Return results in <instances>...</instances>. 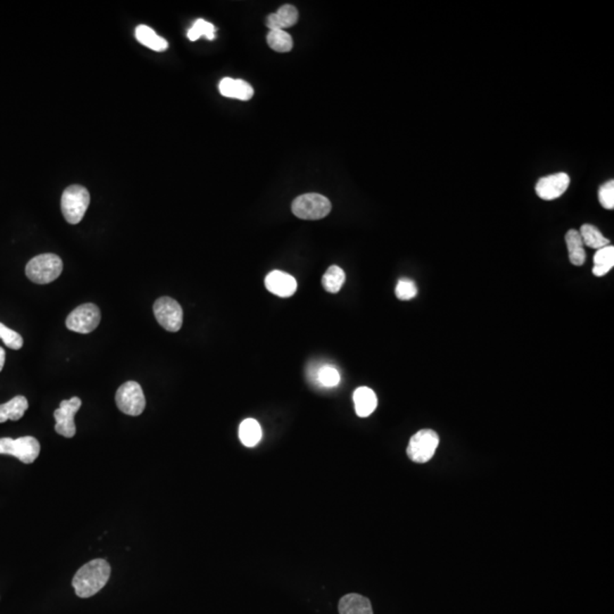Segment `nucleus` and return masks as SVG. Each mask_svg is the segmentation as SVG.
<instances>
[{"label": "nucleus", "mask_w": 614, "mask_h": 614, "mask_svg": "<svg viewBox=\"0 0 614 614\" xmlns=\"http://www.w3.org/2000/svg\"><path fill=\"white\" fill-rule=\"evenodd\" d=\"M110 577V565L103 558L92 560L77 570L72 586L81 599H89L101 591Z\"/></svg>", "instance_id": "f257e3e1"}, {"label": "nucleus", "mask_w": 614, "mask_h": 614, "mask_svg": "<svg viewBox=\"0 0 614 614\" xmlns=\"http://www.w3.org/2000/svg\"><path fill=\"white\" fill-rule=\"evenodd\" d=\"M63 262L56 254H41L29 261L25 267V274L31 281L38 285H47L60 276Z\"/></svg>", "instance_id": "f03ea898"}, {"label": "nucleus", "mask_w": 614, "mask_h": 614, "mask_svg": "<svg viewBox=\"0 0 614 614\" xmlns=\"http://www.w3.org/2000/svg\"><path fill=\"white\" fill-rule=\"evenodd\" d=\"M89 204V191L82 186L73 184L64 190L60 200V208L63 215L70 224H77L84 219Z\"/></svg>", "instance_id": "7ed1b4c3"}, {"label": "nucleus", "mask_w": 614, "mask_h": 614, "mask_svg": "<svg viewBox=\"0 0 614 614\" xmlns=\"http://www.w3.org/2000/svg\"><path fill=\"white\" fill-rule=\"evenodd\" d=\"M291 211L302 220H321L331 212V203L320 193H305L295 199Z\"/></svg>", "instance_id": "20e7f679"}, {"label": "nucleus", "mask_w": 614, "mask_h": 614, "mask_svg": "<svg viewBox=\"0 0 614 614\" xmlns=\"http://www.w3.org/2000/svg\"><path fill=\"white\" fill-rule=\"evenodd\" d=\"M440 445V436L436 431L423 429L418 431L409 440L407 453L409 460L416 463H427L433 459Z\"/></svg>", "instance_id": "39448f33"}, {"label": "nucleus", "mask_w": 614, "mask_h": 614, "mask_svg": "<svg viewBox=\"0 0 614 614\" xmlns=\"http://www.w3.org/2000/svg\"><path fill=\"white\" fill-rule=\"evenodd\" d=\"M116 405L127 416H138L146 407L143 388L136 381L123 383L115 395Z\"/></svg>", "instance_id": "423d86ee"}, {"label": "nucleus", "mask_w": 614, "mask_h": 614, "mask_svg": "<svg viewBox=\"0 0 614 614\" xmlns=\"http://www.w3.org/2000/svg\"><path fill=\"white\" fill-rule=\"evenodd\" d=\"M0 454L12 455L25 464H31L40 454V444L31 436L21 437L18 440L0 438Z\"/></svg>", "instance_id": "0eeeda50"}, {"label": "nucleus", "mask_w": 614, "mask_h": 614, "mask_svg": "<svg viewBox=\"0 0 614 614\" xmlns=\"http://www.w3.org/2000/svg\"><path fill=\"white\" fill-rule=\"evenodd\" d=\"M101 309L95 304L77 306L68 314L66 328L77 333H90L101 324Z\"/></svg>", "instance_id": "6e6552de"}, {"label": "nucleus", "mask_w": 614, "mask_h": 614, "mask_svg": "<svg viewBox=\"0 0 614 614\" xmlns=\"http://www.w3.org/2000/svg\"><path fill=\"white\" fill-rule=\"evenodd\" d=\"M155 318L164 329L177 333L184 324V311L180 304L171 297H160L154 304Z\"/></svg>", "instance_id": "1a4fd4ad"}, {"label": "nucleus", "mask_w": 614, "mask_h": 614, "mask_svg": "<svg viewBox=\"0 0 614 614\" xmlns=\"http://www.w3.org/2000/svg\"><path fill=\"white\" fill-rule=\"evenodd\" d=\"M81 399L79 397H73L66 399L60 403V409L53 412V416L56 420L55 430L66 438H72L77 433L75 428V416L81 407Z\"/></svg>", "instance_id": "9d476101"}, {"label": "nucleus", "mask_w": 614, "mask_h": 614, "mask_svg": "<svg viewBox=\"0 0 614 614\" xmlns=\"http://www.w3.org/2000/svg\"><path fill=\"white\" fill-rule=\"evenodd\" d=\"M570 186V177L567 173L560 172L547 175L540 179L536 184V193L544 200H553L561 197Z\"/></svg>", "instance_id": "9b49d317"}, {"label": "nucleus", "mask_w": 614, "mask_h": 614, "mask_svg": "<svg viewBox=\"0 0 614 614\" xmlns=\"http://www.w3.org/2000/svg\"><path fill=\"white\" fill-rule=\"evenodd\" d=\"M267 290L279 297H290L296 293L297 281L294 276L282 271H272L265 278Z\"/></svg>", "instance_id": "f8f14e48"}, {"label": "nucleus", "mask_w": 614, "mask_h": 614, "mask_svg": "<svg viewBox=\"0 0 614 614\" xmlns=\"http://www.w3.org/2000/svg\"><path fill=\"white\" fill-rule=\"evenodd\" d=\"M221 95L228 98L239 99V101H250L254 96V89L248 82L239 79L224 77L219 86Z\"/></svg>", "instance_id": "ddd939ff"}, {"label": "nucleus", "mask_w": 614, "mask_h": 614, "mask_svg": "<svg viewBox=\"0 0 614 614\" xmlns=\"http://www.w3.org/2000/svg\"><path fill=\"white\" fill-rule=\"evenodd\" d=\"M298 11L293 5H283L276 13L267 18V27L270 31L283 30L293 27L298 21Z\"/></svg>", "instance_id": "4468645a"}, {"label": "nucleus", "mask_w": 614, "mask_h": 614, "mask_svg": "<svg viewBox=\"0 0 614 614\" xmlns=\"http://www.w3.org/2000/svg\"><path fill=\"white\" fill-rule=\"evenodd\" d=\"M353 401L359 418H368L377 409V395L369 387H359L354 392Z\"/></svg>", "instance_id": "2eb2a0df"}, {"label": "nucleus", "mask_w": 614, "mask_h": 614, "mask_svg": "<svg viewBox=\"0 0 614 614\" xmlns=\"http://www.w3.org/2000/svg\"><path fill=\"white\" fill-rule=\"evenodd\" d=\"M340 614H373L371 602L359 594H348L339 602Z\"/></svg>", "instance_id": "dca6fc26"}, {"label": "nucleus", "mask_w": 614, "mask_h": 614, "mask_svg": "<svg viewBox=\"0 0 614 614\" xmlns=\"http://www.w3.org/2000/svg\"><path fill=\"white\" fill-rule=\"evenodd\" d=\"M29 407L27 398L24 396H16L7 403L0 405V423L6 422L7 420L18 421L23 418L24 413Z\"/></svg>", "instance_id": "f3484780"}, {"label": "nucleus", "mask_w": 614, "mask_h": 614, "mask_svg": "<svg viewBox=\"0 0 614 614\" xmlns=\"http://www.w3.org/2000/svg\"><path fill=\"white\" fill-rule=\"evenodd\" d=\"M569 260L571 264L576 267H582L586 261V252H584V243L582 237L577 230H569L565 235Z\"/></svg>", "instance_id": "a211bd4d"}, {"label": "nucleus", "mask_w": 614, "mask_h": 614, "mask_svg": "<svg viewBox=\"0 0 614 614\" xmlns=\"http://www.w3.org/2000/svg\"><path fill=\"white\" fill-rule=\"evenodd\" d=\"M136 38L141 45L151 48L154 51H164L169 47V44L165 39L158 36L153 29L143 24L136 27Z\"/></svg>", "instance_id": "6ab92c4d"}, {"label": "nucleus", "mask_w": 614, "mask_h": 614, "mask_svg": "<svg viewBox=\"0 0 614 614\" xmlns=\"http://www.w3.org/2000/svg\"><path fill=\"white\" fill-rule=\"evenodd\" d=\"M261 425L256 421L255 418H246L243 420L239 427V438L241 442L246 447H254L262 440Z\"/></svg>", "instance_id": "aec40b11"}, {"label": "nucleus", "mask_w": 614, "mask_h": 614, "mask_svg": "<svg viewBox=\"0 0 614 614\" xmlns=\"http://www.w3.org/2000/svg\"><path fill=\"white\" fill-rule=\"evenodd\" d=\"M614 267V247L612 245L599 248L594 256V276H604Z\"/></svg>", "instance_id": "412c9836"}, {"label": "nucleus", "mask_w": 614, "mask_h": 614, "mask_svg": "<svg viewBox=\"0 0 614 614\" xmlns=\"http://www.w3.org/2000/svg\"><path fill=\"white\" fill-rule=\"evenodd\" d=\"M579 235L582 237L584 245L589 248H593V250H599V248L610 245V241L608 238L604 237L602 232L599 231L596 226H591V224L582 226Z\"/></svg>", "instance_id": "4be33fe9"}, {"label": "nucleus", "mask_w": 614, "mask_h": 614, "mask_svg": "<svg viewBox=\"0 0 614 614\" xmlns=\"http://www.w3.org/2000/svg\"><path fill=\"white\" fill-rule=\"evenodd\" d=\"M346 281V274L341 267L337 265L330 267L322 276V285L328 293L335 294L340 290Z\"/></svg>", "instance_id": "5701e85b"}, {"label": "nucleus", "mask_w": 614, "mask_h": 614, "mask_svg": "<svg viewBox=\"0 0 614 614\" xmlns=\"http://www.w3.org/2000/svg\"><path fill=\"white\" fill-rule=\"evenodd\" d=\"M267 41L269 47L276 53H288L294 46L290 34L283 30L270 31Z\"/></svg>", "instance_id": "b1692460"}, {"label": "nucleus", "mask_w": 614, "mask_h": 614, "mask_svg": "<svg viewBox=\"0 0 614 614\" xmlns=\"http://www.w3.org/2000/svg\"><path fill=\"white\" fill-rule=\"evenodd\" d=\"M314 378L318 380L321 386L326 388L338 386V383H340V374L338 370L331 365H324L319 368L318 372H315Z\"/></svg>", "instance_id": "393cba45"}, {"label": "nucleus", "mask_w": 614, "mask_h": 614, "mask_svg": "<svg viewBox=\"0 0 614 614\" xmlns=\"http://www.w3.org/2000/svg\"><path fill=\"white\" fill-rule=\"evenodd\" d=\"M200 37H206L208 40H213L215 38V27L202 18L197 20L193 23V27L188 31V38L190 41H196Z\"/></svg>", "instance_id": "a878e982"}, {"label": "nucleus", "mask_w": 614, "mask_h": 614, "mask_svg": "<svg viewBox=\"0 0 614 614\" xmlns=\"http://www.w3.org/2000/svg\"><path fill=\"white\" fill-rule=\"evenodd\" d=\"M0 339L11 350H21L22 346H23V338H22L21 335L14 330L9 329L3 324H0Z\"/></svg>", "instance_id": "bb28decb"}, {"label": "nucleus", "mask_w": 614, "mask_h": 614, "mask_svg": "<svg viewBox=\"0 0 614 614\" xmlns=\"http://www.w3.org/2000/svg\"><path fill=\"white\" fill-rule=\"evenodd\" d=\"M395 293L398 300H413L418 295V288L416 282L412 280L401 279L397 282Z\"/></svg>", "instance_id": "cd10ccee"}, {"label": "nucleus", "mask_w": 614, "mask_h": 614, "mask_svg": "<svg viewBox=\"0 0 614 614\" xmlns=\"http://www.w3.org/2000/svg\"><path fill=\"white\" fill-rule=\"evenodd\" d=\"M599 204L602 205L606 210H613L614 208V181L606 182L602 184L599 189Z\"/></svg>", "instance_id": "c85d7f7f"}, {"label": "nucleus", "mask_w": 614, "mask_h": 614, "mask_svg": "<svg viewBox=\"0 0 614 614\" xmlns=\"http://www.w3.org/2000/svg\"><path fill=\"white\" fill-rule=\"evenodd\" d=\"M5 359H6V353H5V350L3 348L0 347V372H1L4 365H5Z\"/></svg>", "instance_id": "c756f323"}]
</instances>
